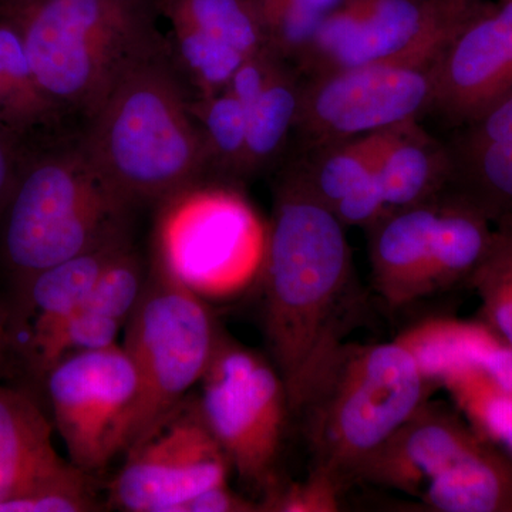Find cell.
I'll list each match as a JSON object with an SVG mask.
<instances>
[{
	"instance_id": "cell-1",
	"label": "cell",
	"mask_w": 512,
	"mask_h": 512,
	"mask_svg": "<svg viewBox=\"0 0 512 512\" xmlns=\"http://www.w3.org/2000/svg\"><path fill=\"white\" fill-rule=\"evenodd\" d=\"M345 229L298 161L279 171L258 275L266 350L292 417L301 414L365 315Z\"/></svg>"
},
{
	"instance_id": "cell-2",
	"label": "cell",
	"mask_w": 512,
	"mask_h": 512,
	"mask_svg": "<svg viewBox=\"0 0 512 512\" xmlns=\"http://www.w3.org/2000/svg\"><path fill=\"white\" fill-rule=\"evenodd\" d=\"M192 94L167 39L121 74L79 128L100 174L130 207H165L212 181Z\"/></svg>"
},
{
	"instance_id": "cell-3",
	"label": "cell",
	"mask_w": 512,
	"mask_h": 512,
	"mask_svg": "<svg viewBox=\"0 0 512 512\" xmlns=\"http://www.w3.org/2000/svg\"><path fill=\"white\" fill-rule=\"evenodd\" d=\"M60 126L79 130L131 64L163 45L158 0H2Z\"/></svg>"
},
{
	"instance_id": "cell-4",
	"label": "cell",
	"mask_w": 512,
	"mask_h": 512,
	"mask_svg": "<svg viewBox=\"0 0 512 512\" xmlns=\"http://www.w3.org/2000/svg\"><path fill=\"white\" fill-rule=\"evenodd\" d=\"M0 252L18 288L32 276L133 229L136 210L100 174L79 130L55 128L25 154L5 210Z\"/></svg>"
},
{
	"instance_id": "cell-5",
	"label": "cell",
	"mask_w": 512,
	"mask_h": 512,
	"mask_svg": "<svg viewBox=\"0 0 512 512\" xmlns=\"http://www.w3.org/2000/svg\"><path fill=\"white\" fill-rule=\"evenodd\" d=\"M433 386L399 342L348 343L303 407L311 470L343 491L367 458L423 404Z\"/></svg>"
},
{
	"instance_id": "cell-6",
	"label": "cell",
	"mask_w": 512,
	"mask_h": 512,
	"mask_svg": "<svg viewBox=\"0 0 512 512\" xmlns=\"http://www.w3.org/2000/svg\"><path fill=\"white\" fill-rule=\"evenodd\" d=\"M356 484L400 491L430 511L512 507V468L456 414L429 400L367 458Z\"/></svg>"
},
{
	"instance_id": "cell-7",
	"label": "cell",
	"mask_w": 512,
	"mask_h": 512,
	"mask_svg": "<svg viewBox=\"0 0 512 512\" xmlns=\"http://www.w3.org/2000/svg\"><path fill=\"white\" fill-rule=\"evenodd\" d=\"M218 333L210 309L157 235L143 291L124 326L123 348L138 380L128 447L200 383Z\"/></svg>"
},
{
	"instance_id": "cell-8",
	"label": "cell",
	"mask_w": 512,
	"mask_h": 512,
	"mask_svg": "<svg viewBox=\"0 0 512 512\" xmlns=\"http://www.w3.org/2000/svg\"><path fill=\"white\" fill-rule=\"evenodd\" d=\"M491 224L450 188L386 212L366 228L373 291L400 309L470 279L490 247Z\"/></svg>"
},
{
	"instance_id": "cell-9",
	"label": "cell",
	"mask_w": 512,
	"mask_h": 512,
	"mask_svg": "<svg viewBox=\"0 0 512 512\" xmlns=\"http://www.w3.org/2000/svg\"><path fill=\"white\" fill-rule=\"evenodd\" d=\"M483 0H345L323 20L296 70L318 76L373 66L433 67Z\"/></svg>"
},
{
	"instance_id": "cell-10",
	"label": "cell",
	"mask_w": 512,
	"mask_h": 512,
	"mask_svg": "<svg viewBox=\"0 0 512 512\" xmlns=\"http://www.w3.org/2000/svg\"><path fill=\"white\" fill-rule=\"evenodd\" d=\"M198 384V407L232 471L264 493L278 480L276 466L292 417L278 370L220 330Z\"/></svg>"
},
{
	"instance_id": "cell-11",
	"label": "cell",
	"mask_w": 512,
	"mask_h": 512,
	"mask_svg": "<svg viewBox=\"0 0 512 512\" xmlns=\"http://www.w3.org/2000/svg\"><path fill=\"white\" fill-rule=\"evenodd\" d=\"M106 505L124 512H177L185 501L228 483L227 454L208 429L197 396L164 414L124 453Z\"/></svg>"
},
{
	"instance_id": "cell-12",
	"label": "cell",
	"mask_w": 512,
	"mask_h": 512,
	"mask_svg": "<svg viewBox=\"0 0 512 512\" xmlns=\"http://www.w3.org/2000/svg\"><path fill=\"white\" fill-rule=\"evenodd\" d=\"M43 380L53 426L74 466L97 476L114 458L124 456L138 380L123 346L63 357Z\"/></svg>"
},
{
	"instance_id": "cell-13",
	"label": "cell",
	"mask_w": 512,
	"mask_h": 512,
	"mask_svg": "<svg viewBox=\"0 0 512 512\" xmlns=\"http://www.w3.org/2000/svg\"><path fill=\"white\" fill-rule=\"evenodd\" d=\"M433 67L373 66L309 76L293 133L305 150L416 120L433 103Z\"/></svg>"
},
{
	"instance_id": "cell-14",
	"label": "cell",
	"mask_w": 512,
	"mask_h": 512,
	"mask_svg": "<svg viewBox=\"0 0 512 512\" xmlns=\"http://www.w3.org/2000/svg\"><path fill=\"white\" fill-rule=\"evenodd\" d=\"M431 109L456 127L512 93V0L487 5L433 64Z\"/></svg>"
},
{
	"instance_id": "cell-15",
	"label": "cell",
	"mask_w": 512,
	"mask_h": 512,
	"mask_svg": "<svg viewBox=\"0 0 512 512\" xmlns=\"http://www.w3.org/2000/svg\"><path fill=\"white\" fill-rule=\"evenodd\" d=\"M446 150L447 188L473 202L493 222L512 215V93L458 127Z\"/></svg>"
},
{
	"instance_id": "cell-16",
	"label": "cell",
	"mask_w": 512,
	"mask_h": 512,
	"mask_svg": "<svg viewBox=\"0 0 512 512\" xmlns=\"http://www.w3.org/2000/svg\"><path fill=\"white\" fill-rule=\"evenodd\" d=\"M387 134L389 128L296 158L319 200L345 227L366 229L387 212L376 174Z\"/></svg>"
},
{
	"instance_id": "cell-17",
	"label": "cell",
	"mask_w": 512,
	"mask_h": 512,
	"mask_svg": "<svg viewBox=\"0 0 512 512\" xmlns=\"http://www.w3.org/2000/svg\"><path fill=\"white\" fill-rule=\"evenodd\" d=\"M133 241L134 229L121 232L20 285L15 312L9 315L10 346L22 345L79 308L107 266Z\"/></svg>"
},
{
	"instance_id": "cell-18",
	"label": "cell",
	"mask_w": 512,
	"mask_h": 512,
	"mask_svg": "<svg viewBox=\"0 0 512 512\" xmlns=\"http://www.w3.org/2000/svg\"><path fill=\"white\" fill-rule=\"evenodd\" d=\"M412 353L431 386L468 372L484 373L512 396V349L494 330L453 319H427L396 339Z\"/></svg>"
},
{
	"instance_id": "cell-19",
	"label": "cell",
	"mask_w": 512,
	"mask_h": 512,
	"mask_svg": "<svg viewBox=\"0 0 512 512\" xmlns=\"http://www.w3.org/2000/svg\"><path fill=\"white\" fill-rule=\"evenodd\" d=\"M53 431L33 397L0 386V505L73 466L57 453Z\"/></svg>"
},
{
	"instance_id": "cell-20",
	"label": "cell",
	"mask_w": 512,
	"mask_h": 512,
	"mask_svg": "<svg viewBox=\"0 0 512 512\" xmlns=\"http://www.w3.org/2000/svg\"><path fill=\"white\" fill-rule=\"evenodd\" d=\"M376 174L389 212L419 204L446 190L450 160L446 147L434 143L414 120L389 128Z\"/></svg>"
},
{
	"instance_id": "cell-21",
	"label": "cell",
	"mask_w": 512,
	"mask_h": 512,
	"mask_svg": "<svg viewBox=\"0 0 512 512\" xmlns=\"http://www.w3.org/2000/svg\"><path fill=\"white\" fill-rule=\"evenodd\" d=\"M301 90L298 70L284 62L249 107L244 177L264 170L284 150L295 128Z\"/></svg>"
},
{
	"instance_id": "cell-22",
	"label": "cell",
	"mask_w": 512,
	"mask_h": 512,
	"mask_svg": "<svg viewBox=\"0 0 512 512\" xmlns=\"http://www.w3.org/2000/svg\"><path fill=\"white\" fill-rule=\"evenodd\" d=\"M0 101L2 124L15 133L59 128L55 111L40 90L15 26L0 16Z\"/></svg>"
},
{
	"instance_id": "cell-23",
	"label": "cell",
	"mask_w": 512,
	"mask_h": 512,
	"mask_svg": "<svg viewBox=\"0 0 512 512\" xmlns=\"http://www.w3.org/2000/svg\"><path fill=\"white\" fill-rule=\"evenodd\" d=\"M168 26V53L192 99H207L227 90L232 76L248 56L185 23L168 22Z\"/></svg>"
},
{
	"instance_id": "cell-24",
	"label": "cell",
	"mask_w": 512,
	"mask_h": 512,
	"mask_svg": "<svg viewBox=\"0 0 512 512\" xmlns=\"http://www.w3.org/2000/svg\"><path fill=\"white\" fill-rule=\"evenodd\" d=\"M167 22L201 30L245 56L261 52L266 36L254 0H158Z\"/></svg>"
},
{
	"instance_id": "cell-25",
	"label": "cell",
	"mask_w": 512,
	"mask_h": 512,
	"mask_svg": "<svg viewBox=\"0 0 512 512\" xmlns=\"http://www.w3.org/2000/svg\"><path fill=\"white\" fill-rule=\"evenodd\" d=\"M192 111L200 123L210 156L212 181L244 177L248 111L241 101L224 90L207 99L192 101Z\"/></svg>"
},
{
	"instance_id": "cell-26",
	"label": "cell",
	"mask_w": 512,
	"mask_h": 512,
	"mask_svg": "<svg viewBox=\"0 0 512 512\" xmlns=\"http://www.w3.org/2000/svg\"><path fill=\"white\" fill-rule=\"evenodd\" d=\"M345 0H254L266 36V47L291 66L311 46L330 13Z\"/></svg>"
},
{
	"instance_id": "cell-27",
	"label": "cell",
	"mask_w": 512,
	"mask_h": 512,
	"mask_svg": "<svg viewBox=\"0 0 512 512\" xmlns=\"http://www.w3.org/2000/svg\"><path fill=\"white\" fill-rule=\"evenodd\" d=\"M470 279L483 299L485 318L512 349V215L494 221L490 247Z\"/></svg>"
},
{
	"instance_id": "cell-28",
	"label": "cell",
	"mask_w": 512,
	"mask_h": 512,
	"mask_svg": "<svg viewBox=\"0 0 512 512\" xmlns=\"http://www.w3.org/2000/svg\"><path fill=\"white\" fill-rule=\"evenodd\" d=\"M478 433L498 441L512 453V396L484 373L468 372L443 384Z\"/></svg>"
},
{
	"instance_id": "cell-29",
	"label": "cell",
	"mask_w": 512,
	"mask_h": 512,
	"mask_svg": "<svg viewBox=\"0 0 512 512\" xmlns=\"http://www.w3.org/2000/svg\"><path fill=\"white\" fill-rule=\"evenodd\" d=\"M104 507L96 476L73 464L59 476L0 505V512H93L106 510Z\"/></svg>"
},
{
	"instance_id": "cell-30",
	"label": "cell",
	"mask_w": 512,
	"mask_h": 512,
	"mask_svg": "<svg viewBox=\"0 0 512 512\" xmlns=\"http://www.w3.org/2000/svg\"><path fill=\"white\" fill-rule=\"evenodd\" d=\"M262 494V512H335L342 507L345 491L325 474L309 471L301 483L276 480Z\"/></svg>"
},
{
	"instance_id": "cell-31",
	"label": "cell",
	"mask_w": 512,
	"mask_h": 512,
	"mask_svg": "<svg viewBox=\"0 0 512 512\" xmlns=\"http://www.w3.org/2000/svg\"><path fill=\"white\" fill-rule=\"evenodd\" d=\"M177 512H262V505L235 493L225 483L208 488L185 501Z\"/></svg>"
},
{
	"instance_id": "cell-32",
	"label": "cell",
	"mask_w": 512,
	"mask_h": 512,
	"mask_svg": "<svg viewBox=\"0 0 512 512\" xmlns=\"http://www.w3.org/2000/svg\"><path fill=\"white\" fill-rule=\"evenodd\" d=\"M20 140L22 134L0 126V215L8 204L25 160L26 153Z\"/></svg>"
},
{
	"instance_id": "cell-33",
	"label": "cell",
	"mask_w": 512,
	"mask_h": 512,
	"mask_svg": "<svg viewBox=\"0 0 512 512\" xmlns=\"http://www.w3.org/2000/svg\"><path fill=\"white\" fill-rule=\"evenodd\" d=\"M0 339L9 343V315L2 312H0Z\"/></svg>"
},
{
	"instance_id": "cell-34",
	"label": "cell",
	"mask_w": 512,
	"mask_h": 512,
	"mask_svg": "<svg viewBox=\"0 0 512 512\" xmlns=\"http://www.w3.org/2000/svg\"><path fill=\"white\" fill-rule=\"evenodd\" d=\"M8 348H10L9 343L6 340L0 339V363L5 359V353Z\"/></svg>"
},
{
	"instance_id": "cell-35",
	"label": "cell",
	"mask_w": 512,
	"mask_h": 512,
	"mask_svg": "<svg viewBox=\"0 0 512 512\" xmlns=\"http://www.w3.org/2000/svg\"><path fill=\"white\" fill-rule=\"evenodd\" d=\"M0 126H3L2 124V101H0ZM5 127V126H3Z\"/></svg>"
}]
</instances>
